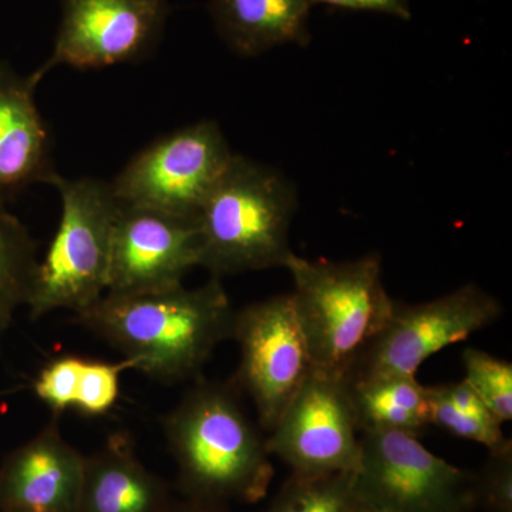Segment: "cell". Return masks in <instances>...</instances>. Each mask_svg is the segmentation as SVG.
<instances>
[{
    "label": "cell",
    "instance_id": "obj_1",
    "mask_svg": "<svg viewBox=\"0 0 512 512\" xmlns=\"http://www.w3.org/2000/svg\"><path fill=\"white\" fill-rule=\"evenodd\" d=\"M234 308L221 279L187 289L104 293L76 319L133 360L134 370L165 383L200 375L214 350L232 339Z\"/></svg>",
    "mask_w": 512,
    "mask_h": 512
},
{
    "label": "cell",
    "instance_id": "obj_2",
    "mask_svg": "<svg viewBox=\"0 0 512 512\" xmlns=\"http://www.w3.org/2000/svg\"><path fill=\"white\" fill-rule=\"evenodd\" d=\"M163 427L184 497L254 504L268 493L271 454L234 386L201 380L167 414Z\"/></svg>",
    "mask_w": 512,
    "mask_h": 512
},
{
    "label": "cell",
    "instance_id": "obj_3",
    "mask_svg": "<svg viewBox=\"0 0 512 512\" xmlns=\"http://www.w3.org/2000/svg\"><path fill=\"white\" fill-rule=\"evenodd\" d=\"M296 208L298 194L281 171L234 154L197 214L202 268L218 279L285 268Z\"/></svg>",
    "mask_w": 512,
    "mask_h": 512
},
{
    "label": "cell",
    "instance_id": "obj_4",
    "mask_svg": "<svg viewBox=\"0 0 512 512\" xmlns=\"http://www.w3.org/2000/svg\"><path fill=\"white\" fill-rule=\"evenodd\" d=\"M285 268L313 370L345 377L396 305L383 285L382 259L367 254L353 261H312L293 252Z\"/></svg>",
    "mask_w": 512,
    "mask_h": 512
},
{
    "label": "cell",
    "instance_id": "obj_5",
    "mask_svg": "<svg viewBox=\"0 0 512 512\" xmlns=\"http://www.w3.org/2000/svg\"><path fill=\"white\" fill-rule=\"evenodd\" d=\"M62 214L55 237L37 264L29 301L33 319L55 311L80 313L109 288L111 241L120 202L97 178L57 175Z\"/></svg>",
    "mask_w": 512,
    "mask_h": 512
},
{
    "label": "cell",
    "instance_id": "obj_6",
    "mask_svg": "<svg viewBox=\"0 0 512 512\" xmlns=\"http://www.w3.org/2000/svg\"><path fill=\"white\" fill-rule=\"evenodd\" d=\"M359 500L382 512H474L476 474L436 456L402 431L360 434Z\"/></svg>",
    "mask_w": 512,
    "mask_h": 512
},
{
    "label": "cell",
    "instance_id": "obj_7",
    "mask_svg": "<svg viewBox=\"0 0 512 512\" xmlns=\"http://www.w3.org/2000/svg\"><path fill=\"white\" fill-rule=\"evenodd\" d=\"M232 157L218 123L201 120L138 151L110 184L120 204L197 217Z\"/></svg>",
    "mask_w": 512,
    "mask_h": 512
},
{
    "label": "cell",
    "instance_id": "obj_8",
    "mask_svg": "<svg viewBox=\"0 0 512 512\" xmlns=\"http://www.w3.org/2000/svg\"><path fill=\"white\" fill-rule=\"evenodd\" d=\"M501 313L500 301L474 284L417 305L396 302L389 322L345 377L416 376L430 356L487 328Z\"/></svg>",
    "mask_w": 512,
    "mask_h": 512
},
{
    "label": "cell",
    "instance_id": "obj_9",
    "mask_svg": "<svg viewBox=\"0 0 512 512\" xmlns=\"http://www.w3.org/2000/svg\"><path fill=\"white\" fill-rule=\"evenodd\" d=\"M232 339L241 353L234 387L251 397L258 424L269 433L313 372L291 293L235 312Z\"/></svg>",
    "mask_w": 512,
    "mask_h": 512
},
{
    "label": "cell",
    "instance_id": "obj_10",
    "mask_svg": "<svg viewBox=\"0 0 512 512\" xmlns=\"http://www.w3.org/2000/svg\"><path fill=\"white\" fill-rule=\"evenodd\" d=\"M168 0H62L52 53L30 73L39 84L59 66L103 69L140 62L163 39Z\"/></svg>",
    "mask_w": 512,
    "mask_h": 512
},
{
    "label": "cell",
    "instance_id": "obj_11",
    "mask_svg": "<svg viewBox=\"0 0 512 512\" xmlns=\"http://www.w3.org/2000/svg\"><path fill=\"white\" fill-rule=\"evenodd\" d=\"M266 448L293 474L357 471L362 444L345 377L313 370L269 431Z\"/></svg>",
    "mask_w": 512,
    "mask_h": 512
},
{
    "label": "cell",
    "instance_id": "obj_12",
    "mask_svg": "<svg viewBox=\"0 0 512 512\" xmlns=\"http://www.w3.org/2000/svg\"><path fill=\"white\" fill-rule=\"evenodd\" d=\"M201 258L197 217L120 204L106 293L128 295L184 285L185 275L201 266Z\"/></svg>",
    "mask_w": 512,
    "mask_h": 512
},
{
    "label": "cell",
    "instance_id": "obj_13",
    "mask_svg": "<svg viewBox=\"0 0 512 512\" xmlns=\"http://www.w3.org/2000/svg\"><path fill=\"white\" fill-rule=\"evenodd\" d=\"M32 77L0 62V205L32 185L53 184L59 173L53 140L39 107Z\"/></svg>",
    "mask_w": 512,
    "mask_h": 512
},
{
    "label": "cell",
    "instance_id": "obj_14",
    "mask_svg": "<svg viewBox=\"0 0 512 512\" xmlns=\"http://www.w3.org/2000/svg\"><path fill=\"white\" fill-rule=\"evenodd\" d=\"M86 456L67 443L57 421L10 456L0 476L6 511L76 512Z\"/></svg>",
    "mask_w": 512,
    "mask_h": 512
},
{
    "label": "cell",
    "instance_id": "obj_15",
    "mask_svg": "<svg viewBox=\"0 0 512 512\" xmlns=\"http://www.w3.org/2000/svg\"><path fill=\"white\" fill-rule=\"evenodd\" d=\"M173 503L167 484L141 463L124 434L86 456L76 512H170Z\"/></svg>",
    "mask_w": 512,
    "mask_h": 512
},
{
    "label": "cell",
    "instance_id": "obj_16",
    "mask_svg": "<svg viewBox=\"0 0 512 512\" xmlns=\"http://www.w3.org/2000/svg\"><path fill=\"white\" fill-rule=\"evenodd\" d=\"M208 8L222 42L235 55L255 57L308 43L311 0H210Z\"/></svg>",
    "mask_w": 512,
    "mask_h": 512
},
{
    "label": "cell",
    "instance_id": "obj_17",
    "mask_svg": "<svg viewBox=\"0 0 512 512\" xmlns=\"http://www.w3.org/2000/svg\"><path fill=\"white\" fill-rule=\"evenodd\" d=\"M360 434L402 431L420 437L430 427L429 386L416 376L346 379Z\"/></svg>",
    "mask_w": 512,
    "mask_h": 512
},
{
    "label": "cell",
    "instance_id": "obj_18",
    "mask_svg": "<svg viewBox=\"0 0 512 512\" xmlns=\"http://www.w3.org/2000/svg\"><path fill=\"white\" fill-rule=\"evenodd\" d=\"M37 264L36 242L29 229L0 205V339L16 311L29 301Z\"/></svg>",
    "mask_w": 512,
    "mask_h": 512
},
{
    "label": "cell",
    "instance_id": "obj_19",
    "mask_svg": "<svg viewBox=\"0 0 512 512\" xmlns=\"http://www.w3.org/2000/svg\"><path fill=\"white\" fill-rule=\"evenodd\" d=\"M357 471L302 476L291 474L269 512H352L360 504Z\"/></svg>",
    "mask_w": 512,
    "mask_h": 512
},
{
    "label": "cell",
    "instance_id": "obj_20",
    "mask_svg": "<svg viewBox=\"0 0 512 512\" xmlns=\"http://www.w3.org/2000/svg\"><path fill=\"white\" fill-rule=\"evenodd\" d=\"M464 380L501 423L512 419V365L476 348L464 349Z\"/></svg>",
    "mask_w": 512,
    "mask_h": 512
},
{
    "label": "cell",
    "instance_id": "obj_21",
    "mask_svg": "<svg viewBox=\"0 0 512 512\" xmlns=\"http://www.w3.org/2000/svg\"><path fill=\"white\" fill-rule=\"evenodd\" d=\"M430 426L439 427L458 439L476 441L497 451L512 443L498 420L477 419L460 412L447 399L441 386H429Z\"/></svg>",
    "mask_w": 512,
    "mask_h": 512
},
{
    "label": "cell",
    "instance_id": "obj_22",
    "mask_svg": "<svg viewBox=\"0 0 512 512\" xmlns=\"http://www.w3.org/2000/svg\"><path fill=\"white\" fill-rule=\"evenodd\" d=\"M130 369L134 370V363L127 357L114 363L84 360L74 409L86 416L109 412L119 399L121 375Z\"/></svg>",
    "mask_w": 512,
    "mask_h": 512
},
{
    "label": "cell",
    "instance_id": "obj_23",
    "mask_svg": "<svg viewBox=\"0 0 512 512\" xmlns=\"http://www.w3.org/2000/svg\"><path fill=\"white\" fill-rule=\"evenodd\" d=\"M84 359L77 356H63L53 360L37 376L36 396L57 414L74 407Z\"/></svg>",
    "mask_w": 512,
    "mask_h": 512
},
{
    "label": "cell",
    "instance_id": "obj_24",
    "mask_svg": "<svg viewBox=\"0 0 512 512\" xmlns=\"http://www.w3.org/2000/svg\"><path fill=\"white\" fill-rule=\"evenodd\" d=\"M478 508L488 512H512V443L490 451L476 474Z\"/></svg>",
    "mask_w": 512,
    "mask_h": 512
},
{
    "label": "cell",
    "instance_id": "obj_25",
    "mask_svg": "<svg viewBox=\"0 0 512 512\" xmlns=\"http://www.w3.org/2000/svg\"><path fill=\"white\" fill-rule=\"evenodd\" d=\"M311 3L312 6L328 5L339 9L383 13L402 20L412 19V10L407 0H311Z\"/></svg>",
    "mask_w": 512,
    "mask_h": 512
},
{
    "label": "cell",
    "instance_id": "obj_26",
    "mask_svg": "<svg viewBox=\"0 0 512 512\" xmlns=\"http://www.w3.org/2000/svg\"><path fill=\"white\" fill-rule=\"evenodd\" d=\"M441 389H443L450 403L457 407L460 412L466 413L468 416L477 417V419L498 420L466 380H461V382L457 383L441 384Z\"/></svg>",
    "mask_w": 512,
    "mask_h": 512
},
{
    "label": "cell",
    "instance_id": "obj_27",
    "mask_svg": "<svg viewBox=\"0 0 512 512\" xmlns=\"http://www.w3.org/2000/svg\"><path fill=\"white\" fill-rule=\"evenodd\" d=\"M170 512H229V510L227 504L184 497L183 500L174 501Z\"/></svg>",
    "mask_w": 512,
    "mask_h": 512
},
{
    "label": "cell",
    "instance_id": "obj_28",
    "mask_svg": "<svg viewBox=\"0 0 512 512\" xmlns=\"http://www.w3.org/2000/svg\"><path fill=\"white\" fill-rule=\"evenodd\" d=\"M352 512H382L379 510H376V508L370 507V505L363 504L362 501H360V504L357 505L355 510Z\"/></svg>",
    "mask_w": 512,
    "mask_h": 512
},
{
    "label": "cell",
    "instance_id": "obj_29",
    "mask_svg": "<svg viewBox=\"0 0 512 512\" xmlns=\"http://www.w3.org/2000/svg\"><path fill=\"white\" fill-rule=\"evenodd\" d=\"M6 512H22V511H6Z\"/></svg>",
    "mask_w": 512,
    "mask_h": 512
},
{
    "label": "cell",
    "instance_id": "obj_30",
    "mask_svg": "<svg viewBox=\"0 0 512 512\" xmlns=\"http://www.w3.org/2000/svg\"><path fill=\"white\" fill-rule=\"evenodd\" d=\"M269 512V511H268Z\"/></svg>",
    "mask_w": 512,
    "mask_h": 512
}]
</instances>
